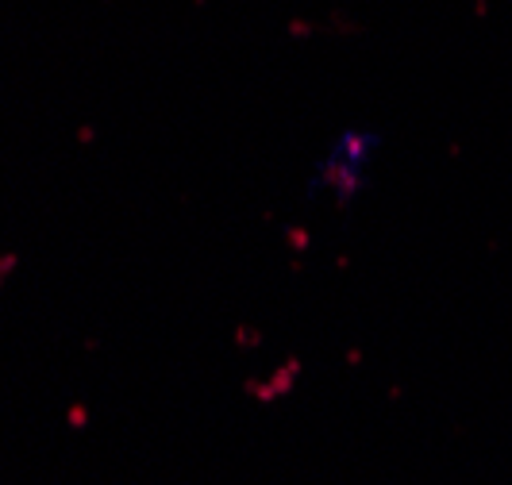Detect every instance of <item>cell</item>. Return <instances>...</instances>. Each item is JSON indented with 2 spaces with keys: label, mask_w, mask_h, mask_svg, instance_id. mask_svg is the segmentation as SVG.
Instances as JSON below:
<instances>
[{
  "label": "cell",
  "mask_w": 512,
  "mask_h": 485,
  "mask_svg": "<svg viewBox=\"0 0 512 485\" xmlns=\"http://www.w3.org/2000/svg\"><path fill=\"white\" fill-rule=\"evenodd\" d=\"M374 151H378L374 131H343L316 170V189H328L335 201H351L366 181V166L374 162Z\"/></svg>",
  "instance_id": "6da1fadb"
}]
</instances>
